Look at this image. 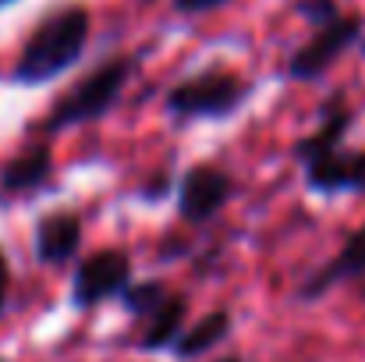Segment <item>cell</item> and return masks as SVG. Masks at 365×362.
Returning a JSON list of instances; mask_svg holds the SVG:
<instances>
[{
  "label": "cell",
  "mask_w": 365,
  "mask_h": 362,
  "mask_svg": "<svg viewBox=\"0 0 365 362\" xmlns=\"http://www.w3.org/2000/svg\"><path fill=\"white\" fill-rule=\"evenodd\" d=\"M348 124L351 111L344 104V93H337L334 100H327L319 128L294 142V160L302 164L305 185L319 196L365 192V149L344 146Z\"/></svg>",
  "instance_id": "obj_1"
},
{
  "label": "cell",
  "mask_w": 365,
  "mask_h": 362,
  "mask_svg": "<svg viewBox=\"0 0 365 362\" xmlns=\"http://www.w3.org/2000/svg\"><path fill=\"white\" fill-rule=\"evenodd\" d=\"M93 32V14L82 4H64L50 11L21 43V54L11 68V82L18 86H46L71 71L89 43Z\"/></svg>",
  "instance_id": "obj_2"
},
{
  "label": "cell",
  "mask_w": 365,
  "mask_h": 362,
  "mask_svg": "<svg viewBox=\"0 0 365 362\" xmlns=\"http://www.w3.org/2000/svg\"><path fill=\"white\" fill-rule=\"evenodd\" d=\"M128 79H131V57H110V61H103L100 68H93L82 82H75L50 107V114L43 121V131L46 135H61L68 128L93 124V121L107 118L118 107Z\"/></svg>",
  "instance_id": "obj_3"
},
{
  "label": "cell",
  "mask_w": 365,
  "mask_h": 362,
  "mask_svg": "<svg viewBox=\"0 0 365 362\" xmlns=\"http://www.w3.org/2000/svg\"><path fill=\"white\" fill-rule=\"evenodd\" d=\"M248 96H252V86L238 71L206 68V71L188 75L185 82H178L167 93L163 107L178 121H224L231 114H238Z\"/></svg>",
  "instance_id": "obj_4"
},
{
  "label": "cell",
  "mask_w": 365,
  "mask_h": 362,
  "mask_svg": "<svg viewBox=\"0 0 365 362\" xmlns=\"http://www.w3.org/2000/svg\"><path fill=\"white\" fill-rule=\"evenodd\" d=\"M359 36H362V18H355V14H341V18H334L330 25H319L316 36L291 54V61H287V79H291V82H316V79H323V75L334 68V61H337Z\"/></svg>",
  "instance_id": "obj_5"
},
{
  "label": "cell",
  "mask_w": 365,
  "mask_h": 362,
  "mask_svg": "<svg viewBox=\"0 0 365 362\" xmlns=\"http://www.w3.org/2000/svg\"><path fill=\"white\" fill-rule=\"evenodd\" d=\"M131 288V259L121 248H103L93 252L78 263L75 281H71V302L78 309H96L100 302L121 298Z\"/></svg>",
  "instance_id": "obj_6"
},
{
  "label": "cell",
  "mask_w": 365,
  "mask_h": 362,
  "mask_svg": "<svg viewBox=\"0 0 365 362\" xmlns=\"http://www.w3.org/2000/svg\"><path fill=\"white\" fill-rule=\"evenodd\" d=\"M235 178L217 167V164H199L192 171H185L181 185H178V213L188 224H206L213 221L231 199H235Z\"/></svg>",
  "instance_id": "obj_7"
},
{
  "label": "cell",
  "mask_w": 365,
  "mask_h": 362,
  "mask_svg": "<svg viewBox=\"0 0 365 362\" xmlns=\"http://www.w3.org/2000/svg\"><path fill=\"white\" fill-rule=\"evenodd\" d=\"M359 277H365V224L344 241V248L334 259H327L319 270H312L302 281L298 298L302 302H316V298L330 295L334 288H341L344 281H359Z\"/></svg>",
  "instance_id": "obj_8"
},
{
  "label": "cell",
  "mask_w": 365,
  "mask_h": 362,
  "mask_svg": "<svg viewBox=\"0 0 365 362\" xmlns=\"http://www.w3.org/2000/svg\"><path fill=\"white\" fill-rule=\"evenodd\" d=\"M36 259L43 266H61L82 248V217L71 210H53L36 221Z\"/></svg>",
  "instance_id": "obj_9"
},
{
  "label": "cell",
  "mask_w": 365,
  "mask_h": 362,
  "mask_svg": "<svg viewBox=\"0 0 365 362\" xmlns=\"http://www.w3.org/2000/svg\"><path fill=\"white\" fill-rule=\"evenodd\" d=\"M53 174V153L46 142H32L21 153H14L0 167V192L4 196H29L39 192Z\"/></svg>",
  "instance_id": "obj_10"
},
{
  "label": "cell",
  "mask_w": 365,
  "mask_h": 362,
  "mask_svg": "<svg viewBox=\"0 0 365 362\" xmlns=\"http://www.w3.org/2000/svg\"><path fill=\"white\" fill-rule=\"evenodd\" d=\"M185 309H188V298L185 295H174L167 291L149 313H142L138 320V348L142 352H160V348H170L178 341V334L185 331Z\"/></svg>",
  "instance_id": "obj_11"
},
{
  "label": "cell",
  "mask_w": 365,
  "mask_h": 362,
  "mask_svg": "<svg viewBox=\"0 0 365 362\" xmlns=\"http://www.w3.org/2000/svg\"><path fill=\"white\" fill-rule=\"evenodd\" d=\"M227 334H231V313H227V309H213V313H206L202 320H195L192 327H185L170 348H174L178 359H185V362L202 359V356L213 352Z\"/></svg>",
  "instance_id": "obj_12"
},
{
  "label": "cell",
  "mask_w": 365,
  "mask_h": 362,
  "mask_svg": "<svg viewBox=\"0 0 365 362\" xmlns=\"http://www.w3.org/2000/svg\"><path fill=\"white\" fill-rule=\"evenodd\" d=\"M298 14L319 29V25H330L334 18H341V7H337V0H298Z\"/></svg>",
  "instance_id": "obj_13"
},
{
  "label": "cell",
  "mask_w": 365,
  "mask_h": 362,
  "mask_svg": "<svg viewBox=\"0 0 365 362\" xmlns=\"http://www.w3.org/2000/svg\"><path fill=\"white\" fill-rule=\"evenodd\" d=\"M224 4L227 0H174V11L178 14H206V11H217Z\"/></svg>",
  "instance_id": "obj_14"
},
{
  "label": "cell",
  "mask_w": 365,
  "mask_h": 362,
  "mask_svg": "<svg viewBox=\"0 0 365 362\" xmlns=\"http://www.w3.org/2000/svg\"><path fill=\"white\" fill-rule=\"evenodd\" d=\"M7 291H11V263H7V256L0 248V313L7 306Z\"/></svg>",
  "instance_id": "obj_15"
},
{
  "label": "cell",
  "mask_w": 365,
  "mask_h": 362,
  "mask_svg": "<svg viewBox=\"0 0 365 362\" xmlns=\"http://www.w3.org/2000/svg\"><path fill=\"white\" fill-rule=\"evenodd\" d=\"M217 362H242L238 356H224V359H217Z\"/></svg>",
  "instance_id": "obj_16"
},
{
  "label": "cell",
  "mask_w": 365,
  "mask_h": 362,
  "mask_svg": "<svg viewBox=\"0 0 365 362\" xmlns=\"http://www.w3.org/2000/svg\"><path fill=\"white\" fill-rule=\"evenodd\" d=\"M11 4H14V0H0V7H11Z\"/></svg>",
  "instance_id": "obj_17"
},
{
  "label": "cell",
  "mask_w": 365,
  "mask_h": 362,
  "mask_svg": "<svg viewBox=\"0 0 365 362\" xmlns=\"http://www.w3.org/2000/svg\"><path fill=\"white\" fill-rule=\"evenodd\" d=\"M362 54H365V39H362Z\"/></svg>",
  "instance_id": "obj_18"
},
{
  "label": "cell",
  "mask_w": 365,
  "mask_h": 362,
  "mask_svg": "<svg viewBox=\"0 0 365 362\" xmlns=\"http://www.w3.org/2000/svg\"><path fill=\"white\" fill-rule=\"evenodd\" d=\"M0 362H4V359H0Z\"/></svg>",
  "instance_id": "obj_19"
}]
</instances>
